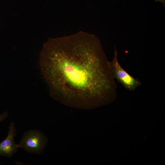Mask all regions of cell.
I'll return each instance as SVG.
<instances>
[{
	"label": "cell",
	"mask_w": 165,
	"mask_h": 165,
	"mask_svg": "<svg viewBox=\"0 0 165 165\" xmlns=\"http://www.w3.org/2000/svg\"><path fill=\"white\" fill-rule=\"evenodd\" d=\"M109 63L98 38L82 31L49 39L39 60L50 96L66 105L87 109L116 95Z\"/></svg>",
	"instance_id": "1"
},
{
	"label": "cell",
	"mask_w": 165,
	"mask_h": 165,
	"mask_svg": "<svg viewBox=\"0 0 165 165\" xmlns=\"http://www.w3.org/2000/svg\"><path fill=\"white\" fill-rule=\"evenodd\" d=\"M48 142L47 137L41 131L35 129L25 132L20 140L17 144V148L34 154L41 153Z\"/></svg>",
	"instance_id": "2"
},
{
	"label": "cell",
	"mask_w": 165,
	"mask_h": 165,
	"mask_svg": "<svg viewBox=\"0 0 165 165\" xmlns=\"http://www.w3.org/2000/svg\"><path fill=\"white\" fill-rule=\"evenodd\" d=\"M118 52L115 46L114 57L112 61H109V66L113 78L116 79L127 90L133 91L141 85L138 79L129 74L119 64L117 59Z\"/></svg>",
	"instance_id": "3"
},
{
	"label": "cell",
	"mask_w": 165,
	"mask_h": 165,
	"mask_svg": "<svg viewBox=\"0 0 165 165\" xmlns=\"http://www.w3.org/2000/svg\"><path fill=\"white\" fill-rule=\"evenodd\" d=\"M16 134L14 123L12 122L9 125L7 136L0 143V156L10 157L17 152L18 148L14 141Z\"/></svg>",
	"instance_id": "4"
},
{
	"label": "cell",
	"mask_w": 165,
	"mask_h": 165,
	"mask_svg": "<svg viewBox=\"0 0 165 165\" xmlns=\"http://www.w3.org/2000/svg\"><path fill=\"white\" fill-rule=\"evenodd\" d=\"M9 114L7 112L5 111L0 116V123L2 121L6 119L8 116Z\"/></svg>",
	"instance_id": "5"
},
{
	"label": "cell",
	"mask_w": 165,
	"mask_h": 165,
	"mask_svg": "<svg viewBox=\"0 0 165 165\" xmlns=\"http://www.w3.org/2000/svg\"><path fill=\"white\" fill-rule=\"evenodd\" d=\"M0 115H1V114H0Z\"/></svg>",
	"instance_id": "6"
}]
</instances>
